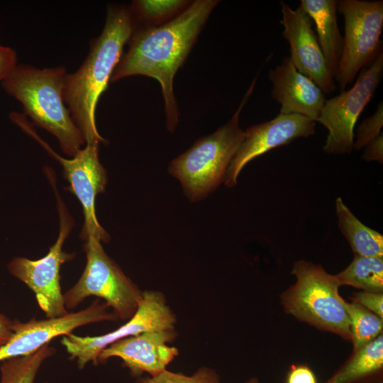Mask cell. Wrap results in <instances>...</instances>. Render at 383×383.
Wrapping results in <instances>:
<instances>
[{"label": "cell", "mask_w": 383, "mask_h": 383, "mask_svg": "<svg viewBox=\"0 0 383 383\" xmlns=\"http://www.w3.org/2000/svg\"><path fill=\"white\" fill-rule=\"evenodd\" d=\"M299 6L309 16L315 26L320 46L335 76L343 43L337 21L338 1L301 0Z\"/></svg>", "instance_id": "e0dca14e"}, {"label": "cell", "mask_w": 383, "mask_h": 383, "mask_svg": "<svg viewBox=\"0 0 383 383\" xmlns=\"http://www.w3.org/2000/svg\"><path fill=\"white\" fill-rule=\"evenodd\" d=\"M383 75L382 51L370 66L360 72L353 86L349 89L326 100L316 122L328 130L323 151L342 155L351 152L354 145L355 123L374 95Z\"/></svg>", "instance_id": "30bf717a"}, {"label": "cell", "mask_w": 383, "mask_h": 383, "mask_svg": "<svg viewBox=\"0 0 383 383\" xmlns=\"http://www.w3.org/2000/svg\"><path fill=\"white\" fill-rule=\"evenodd\" d=\"M335 276L340 286L348 285L364 292L382 293L383 257L355 255L351 263Z\"/></svg>", "instance_id": "ffe728a7"}, {"label": "cell", "mask_w": 383, "mask_h": 383, "mask_svg": "<svg viewBox=\"0 0 383 383\" xmlns=\"http://www.w3.org/2000/svg\"><path fill=\"white\" fill-rule=\"evenodd\" d=\"M14 123L35 139L62 165L64 177L70 184V190L82 206L84 216L82 238L86 240L91 236L101 242H108L109 235L99 224L95 207L96 196L104 192L107 183L106 171L99 157V144H85L75 155L65 158L37 135L25 116H18Z\"/></svg>", "instance_id": "ba28073f"}, {"label": "cell", "mask_w": 383, "mask_h": 383, "mask_svg": "<svg viewBox=\"0 0 383 383\" xmlns=\"http://www.w3.org/2000/svg\"><path fill=\"white\" fill-rule=\"evenodd\" d=\"M139 383H221V382L214 370L201 367L189 376L165 370L155 376L140 379Z\"/></svg>", "instance_id": "cb8c5ba5"}, {"label": "cell", "mask_w": 383, "mask_h": 383, "mask_svg": "<svg viewBox=\"0 0 383 383\" xmlns=\"http://www.w3.org/2000/svg\"><path fill=\"white\" fill-rule=\"evenodd\" d=\"M383 126V105L381 101L374 114L365 119L359 126L356 134V141L353 148L357 150L365 148L382 134Z\"/></svg>", "instance_id": "d4e9b609"}, {"label": "cell", "mask_w": 383, "mask_h": 383, "mask_svg": "<svg viewBox=\"0 0 383 383\" xmlns=\"http://www.w3.org/2000/svg\"><path fill=\"white\" fill-rule=\"evenodd\" d=\"M54 353L48 343L34 353L2 362L0 383H34L41 365Z\"/></svg>", "instance_id": "7402d4cb"}, {"label": "cell", "mask_w": 383, "mask_h": 383, "mask_svg": "<svg viewBox=\"0 0 383 383\" xmlns=\"http://www.w3.org/2000/svg\"><path fill=\"white\" fill-rule=\"evenodd\" d=\"M187 2L182 0H138L133 1L131 9L138 18L157 21L175 13Z\"/></svg>", "instance_id": "603a6c76"}, {"label": "cell", "mask_w": 383, "mask_h": 383, "mask_svg": "<svg viewBox=\"0 0 383 383\" xmlns=\"http://www.w3.org/2000/svg\"><path fill=\"white\" fill-rule=\"evenodd\" d=\"M67 74L64 66L39 69L17 65L1 85L8 94L21 103L24 115L54 135L62 152L73 157L86 143L64 101Z\"/></svg>", "instance_id": "3957f363"}, {"label": "cell", "mask_w": 383, "mask_h": 383, "mask_svg": "<svg viewBox=\"0 0 383 383\" xmlns=\"http://www.w3.org/2000/svg\"><path fill=\"white\" fill-rule=\"evenodd\" d=\"M106 303L94 301L89 307L54 318L22 323L13 321V334L0 347V362L30 355L59 335L72 333L78 327L117 318Z\"/></svg>", "instance_id": "7c38bea8"}, {"label": "cell", "mask_w": 383, "mask_h": 383, "mask_svg": "<svg viewBox=\"0 0 383 383\" xmlns=\"http://www.w3.org/2000/svg\"><path fill=\"white\" fill-rule=\"evenodd\" d=\"M363 159L366 161H378L382 163L383 160V135L382 133L365 147Z\"/></svg>", "instance_id": "f1b7e54d"}, {"label": "cell", "mask_w": 383, "mask_h": 383, "mask_svg": "<svg viewBox=\"0 0 383 383\" xmlns=\"http://www.w3.org/2000/svg\"><path fill=\"white\" fill-rule=\"evenodd\" d=\"M343 304L350 321L353 352L359 350L382 334L383 318L355 302Z\"/></svg>", "instance_id": "44dd1931"}, {"label": "cell", "mask_w": 383, "mask_h": 383, "mask_svg": "<svg viewBox=\"0 0 383 383\" xmlns=\"http://www.w3.org/2000/svg\"><path fill=\"white\" fill-rule=\"evenodd\" d=\"M338 227L348 241L355 255L383 257V236L366 226L343 203L340 197L335 201Z\"/></svg>", "instance_id": "ac0fdd59"}, {"label": "cell", "mask_w": 383, "mask_h": 383, "mask_svg": "<svg viewBox=\"0 0 383 383\" xmlns=\"http://www.w3.org/2000/svg\"><path fill=\"white\" fill-rule=\"evenodd\" d=\"M271 97L280 105L279 113H295L317 121L326 102L325 94L309 78L300 73L290 58L269 72Z\"/></svg>", "instance_id": "2e32d148"}, {"label": "cell", "mask_w": 383, "mask_h": 383, "mask_svg": "<svg viewBox=\"0 0 383 383\" xmlns=\"http://www.w3.org/2000/svg\"><path fill=\"white\" fill-rule=\"evenodd\" d=\"M246 383H260V382L259 381L258 379L255 378V377H252V378H250L249 379Z\"/></svg>", "instance_id": "4dcf8cb0"}, {"label": "cell", "mask_w": 383, "mask_h": 383, "mask_svg": "<svg viewBox=\"0 0 383 383\" xmlns=\"http://www.w3.org/2000/svg\"><path fill=\"white\" fill-rule=\"evenodd\" d=\"M13 321L0 313V347L4 345L13 334Z\"/></svg>", "instance_id": "f546056e"}, {"label": "cell", "mask_w": 383, "mask_h": 383, "mask_svg": "<svg viewBox=\"0 0 383 383\" xmlns=\"http://www.w3.org/2000/svg\"><path fill=\"white\" fill-rule=\"evenodd\" d=\"M353 301L376 315L383 318V294L382 293L361 292L355 293L353 297Z\"/></svg>", "instance_id": "484cf974"}, {"label": "cell", "mask_w": 383, "mask_h": 383, "mask_svg": "<svg viewBox=\"0 0 383 383\" xmlns=\"http://www.w3.org/2000/svg\"><path fill=\"white\" fill-rule=\"evenodd\" d=\"M174 337V331H145L118 340L101 352L98 363L116 357L134 373L145 372L155 376L178 354L176 348L167 345Z\"/></svg>", "instance_id": "9a60e30c"}, {"label": "cell", "mask_w": 383, "mask_h": 383, "mask_svg": "<svg viewBox=\"0 0 383 383\" xmlns=\"http://www.w3.org/2000/svg\"><path fill=\"white\" fill-rule=\"evenodd\" d=\"M84 250V270L77 282L63 294L66 308L74 309L87 297L95 296L104 299L117 318L129 320L138 309L143 292L107 255L100 240L87 238Z\"/></svg>", "instance_id": "8992f818"}, {"label": "cell", "mask_w": 383, "mask_h": 383, "mask_svg": "<svg viewBox=\"0 0 383 383\" xmlns=\"http://www.w3.org/2000/svg\"><path fill=\"white\" fill-rule=\"evenodd\" d=\"M292 274L296 282L281 296L285 312L318 329L351 341L350 321L335 276L320 265L305 260L296 261Z\"/></svg>", "instance_id": "5b68a950"}, {"label": "cell", "mask_w": 383, "mask_h": 383, "mask_svg": "<svg viewBox=\"0 0 383 383\" xmlns=\"http://www.w3.org/2000/svg\"><path fill=\"white\" fill-rule=\"evenodd\" d=\"M283 26L282 35L288 42L290 58L296 69L312 80L326 94L336 89L331 72L320 46L313 22L306 11L299 6L292 9L280 1Z\"/></svg>", "instance_id": "4fadbf2b"}, {"label": "cell", "mask_w": 383, "mask_h": 383, "mask_svg": "<svg viewBox=\"0 0 383 383\" xmlns=\"http://www.w3.org/2000/svg\"><path fill=\"white\" fill-rule=\"evenodd\" d=\"M316 122L301 115L279 113L273 119L244 131L243 140L226 173L228 187L236 185L240 172L252 160L268 151L315 133Z\"/></svg>", "instance_id": "5bb4252c"}, {"label": "cell", "mask_w": 383, "mask_h": 383, "mask_svg": "<svg viewBox=\"0 0 383 383\" xmlns=\"http://www.w3.org/2000/svg\"><path fill=\"white\" fill-rule=\"evenodd\" d=\"M344 18L343 50L334 79L340 91L382 51L383 1H338Z\"/></svg>", "instance_id": "52a82bcc"}, {"label": "cell", "mask_w": 383, "mask_h": 383, "mask_svg": "<svg viewBox=\"0 0 383 383\" xmlns=\"http://www.w3.org/2000/svg\"><path fill=\"white\" fill-rule=\"evenodd\" d=\"M383 335L353 352L351 358L325 383H352L382 368Z\"/></svg>", "instance_id": "d6986e66"}, {"label": "cell", "mask_w": 383, "mask_h": 383, "mask_svg": "<svg viewBox=\"0 0 383 383\" xmlns=\"http://www.w3.org/2000/svg\"><path fill=\"white\" fill-rule=\"evenodd\" d=\"M287 383H317L313 371L307 366H294L288 373Z\"/></svg>", "instance_id": "83f0119b"}, {"label": "cell", "mask_w": 383, "mask_h": 383, "mask_svg": "<svg viewBox=\"0 0 383 383\" xmlns=\"http://www.w3.org/2000/svg\"><path fill=\"white\" fill-rule=\"evenodd\" d=\"M175 322L163 295L146 291L134 315L116 330L98 336L83 337L72 333L63 336L62 344L71 357L77 359L79 367L83 368L89 362L97 364L101 352L111 343L145 331H173Z\"/></svg>", "instance_id": "8fae6325"}, {"label": "cell", "mask_w": 383, "mask_h": 383, "mask_svg": "<svg viewBox=\"0 0 383 383\" xmlns=\"http://www.w3.org/2000/svg\"><path fill=\"white\" fill-rule=\"evenodd\" d=\"M218 2L196 0L169 22L134 30L127 52L112 74L113 82L133 75L157 79L165 101L167 128L171 132L179 122L174 77Z\"/></svg>", "instance_id": "6da1fadb"}, {"label": "cell", "mask_w": 383, "mask_h": 383, "mask_svg": "<svg viewBox=\"0 0 383 383\" xmlns=\"http://www.w3.org/2000/svg\"><path fill=\"white\" fill-rule=\"evenodd\" d=\"M131 7L109 5L102 32L90 42L89 54L79 68L66 76L63 99L86 144L105 143L96 126L97 102L106 89L125 45L135 30Z\"/></svg>", "instance_id": "7a4b0ae2"}, {"label": "cell", "mask_w": 383, "mask_h": 383, "mask_svg": "<svg viewBox=\"0 0 383 383\" xmlns=\"http://www.w3.org/2000/svg\"><path fill=\"white\" fill-rule=\"evenodd\" d=\"M57 198L60 230L55 244L40 259L17 257L8 265L9 272L34 292L40 308L48 318H59L68 313L61 291L60 271L61 265L72 260L75 255L62 250L74 226V220L60 198Z\"/></svg>", "instance_id": "9c48e42d"}, {"label": "cell", "mask_w": 383, "mask_h": 383, "mask_svg": "<svg viewBox=\"0 0 383 383\" xmlns=\"http://www.w3.org/2000/svg\"><path fill=\"white\" fill-rule=\"evenodd\" d=\"M254 79L232 118L212 134L198 140L174 158L168 170L181 183L192 202L199 201L224 182L227 169L244 135L239 126L240 113L253 91Z\"/></svg>", "instance_id": "277c9868"}, {"label": "cell", "mask_w": 383, "mask_h": 383, "mask_svg": "<svg viewBox=\"0 0 383 383\" xmlns=\"http://www.w3.org/2000/svg\"><path fill=\"white\" fill-rule=\"evenodd\" d=\"M17 65L16 51L0 45V82L4 80Z\"/></svg>", "instance_id": "4316f807"}]
</instances>
